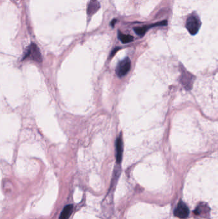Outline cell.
I'll return each mask as SVG.
<instances>
[{"mask_svg": "<svg viewBox=\"0 0 218 219\" xmlns=\"http://www.w3.org/2000/svg\"><path fill=\"white\" fill-rule=\"evenodd\" d=\"M130 60L126 58L120 62L116 69V74L119 77H124L126 76L130 69Z\"/></svg>", "mask_w": 218, "mask_h": 219, "instance_id": "3", "label": "cell"}, {"mask_svg": "<svg viewBox=\"0 0 218 219\" xmlns=\"http://www.w3.org/2000/svg\"><path fill=\"white\" fill-rule=\"evenodd\" d=\"M24 59H30L37 62H42V55L38 46L35 44H31L28 47Z\"/></svg>", "mask_w": 218, "mask_h": 219, "instance_id": "2", "label": "cell"}, {"mask_svg": "<svg viewBox=\"0 0 218 219\" xmlns=\"http://www.w3.org/2000/svg\"><path fill=\"white\" fill-rule=\"evenodd\" d=\"M118 39L124 44H127L132 42L134 39V37L130 35L124 34L121 32H118Z\"/></svg>", "mask_w": 218, "mask_h": 219, "instance_id": "8", "label": "cell"}, {"mask_svg": "<svg viewBox=\"0 0 218 219\" xmlns=\"http://www.w3.org/2000/svg\"><path fill=\"white\" fill-rule=\"evenodd\" d=\"M189 210L187 205L183 202H180L175 209L174 215L180 218H186L189 216Z\"/></svg>", "mask_w": 218, "mask_h": 219, "instance_id": "4", "label": "cell"}, {"mask_svg": "<svg viewBox=\"0 0 218 219\" xmlns=\"http://www.w3.org/2000/svg\"><path fill=\"white\" fill-rule=\"evenodd\" d=\"M100 3L99 0H91L87 8V14L89 16H92L97 12L100 8Z\"/></svg>", "mask_w": 218, "mask_h": 219, "instance_id": "6", "label": "cell"}, {"mask_svg": "<svg viewBox=\"0 0 218 219\" xmlns=\"http://www.w3.org/2000/svg\"><path fill=\"white\" fill-rule=\"evenodd\" d=\"M124 144L122 137H119L116 142V158L118 163H120L122 159Z\"/></svg>", "mask_w": 218, "mask_h": 219, "instance_id": "5", "label": "cell"}, {"mask_svg": "<svg viewBox=\"0 0 218 219\" xmlns=\"http://www.w3.org/2000/svg\"><path fill=\"white\" fill-rule=\"evenodd\" d=\"M72 210H73L72 205L70 204L65 206L61 213V215H60L59 219H69L72 212Z\"/></svg>", "mask_w": 218, "mask_h": 219, "instance_id": "7", "label": "cell"}, {"mask_svg": "<svg viewBox=\"0 0 218 219\" xmlns=\"http://www.w3.org/2000/svg\"><path fill=\"white\" fill-rule=\"evenodd\" d=\"M135 32L136 33H137L138 35H140V36H143L145 33L147 32V31L149 30L147 26L146 27H138V28H135Z\"/></svg>", "mask_w": 218, "mask_h": 219, "instance_id": "9", "label": "cell"}, {"mask_svg": "<svg viewBox=\"0 0 218 219\" xmlns=\"http://www.w3.org/2000/svg\"><path fill=\"white\" fill-rule=\"evenodd\" d=\"M201 25L200 17L195 14H191L187 19L186 23V28L191 35H196Z\"/></svg>", "mask_w": 218, "mask_h": 219, "instance_id": "1", "label": "cell"}]
</instances>
